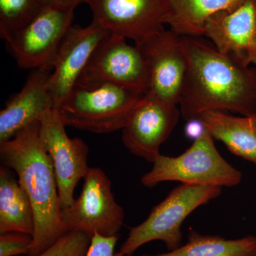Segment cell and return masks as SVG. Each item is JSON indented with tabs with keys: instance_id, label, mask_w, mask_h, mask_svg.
Returning <instances> with one entry per match:
<instances>
[{
	"instance_id": "1",
	"label": "cell",
	"mask_w": 256,
	"mask_h": 256,
	"mask_svg": "<svg viewBox=\"0 0 256 256\" xmlns=\"http://www.w3.org/2000/svg\"><path fill=\"white\" fill-rule=\"evenodd\" d=\"M188 72L180 112L186 121L207 111L256 114V68L220 53L198 37L182 36Z\"/></svg>"
},
{
	"instance_id": "2",
	"label": "cell",
	"mask_w": 256,
	"mask_h": 256,
	"mask_svg": "<svg viewBox=\"0 0 256 256\" xmlns=\"http://www.w3.org/2000/svg\"><path fill=\"white\" fill-rule=\"evenodd\" d=\"M40 121L34 122L0 142L2 163L18 175L33 208L34 232L28 256L40 255L67 233L54 170L40 142Z\"/></svg>"
},
{
	"instance_id": "3",
	"label": "cell",
	"mask_w": 256,
	"mask_h": 256,
	"mask_svg": "<svg viewBox=\"0 0 256 256\" xmlns=\"http://www.w3.org/2000/svg\"><path fill=\"white\" fill-rule=\"evenodd\" d=\"M214 139L205 129L180 156L160 154L150 171L141 178V183L146 188L165 182L222 188L237 186L242 182V173L218 152Z\"/></svg>"
},
{
	"instance_id": "4",
	"label": "cell",
	"mask_w": 256,
	"mask_h": 256,
	"mask_svg": "<svg viewBox=\"0 0 256 256\" xmlns=\"http://www.w3.org/2000/svg\"><path fill=\"white\" fill-rule=\"evenodd\" d=\"M144 95L112 84L92 88L76 86L57 109L66 126L105 134L122 130Z\"/></svg>"
},
{
	"instance_id": "5",
	"label": "cell",
	"mask_w": 256,
	"mask_h": 256,
	"mask_svg": "<svg viewBox=\"0 0 256 256\" xmlns=\"http://www.w3.org/2000/svg\"><path fill=\"white\" fill-rule=\"evenodd\" d=\"M222 188L181 184L152 208L142 223L130 230L119 252L132 256L138 248L154 240L164 242L168 252L182 245V226L194 210L218 198Z\"/></svg>"
},
{
	"instance_id": "6",
	"label": "cell",
	"mask_w": 256,
	"mask_h": 256,
	"mask_svg": "<svg viewBox=\"0 0 256 256\" xmlns=\"http://www.w3.org/2000/svg\"><path fill=\"white\" fill-rule=\"evenodd\" d=\"M84 180L80 196L70 206L62 210L66 232H82L90 238L96 234L118 235L124 224V212L114 200L110 178L100 168H90Z\"/></svg>"
},
{
	"instance_id": "7",
	"label": "cell",
	"mask_w": 256,
	"mask_h": 256,
	"mask_svg": "<svg viewBox=\"0 0 256 256\" xmlns=\"http://www.w3.org/2000/svg\"><path fill=\"white\" fill-rule=\"evenodd\" d=\"M79 4L44 6L24 28L6 41V48L18 67L50 68V62L72 26L74 10Z\"/></svg>"
},
{
	"instance_id": "8",
	"label": "cell",
	"mask_w": 256,
	"mask_h": 256,
	"mask_svg": "<svg viewBox=\"0 0 256 256\" xmlns=\"http://www.w3.org/2000/svg\"><path fill=\"white\" fill-rule=\"evenodd\" d=\"M105 84L144 94L149 86L148 64L139 47L128 44L124 37L110 32L96 47L76 86L92 88Z\"/></svg>"
},
{
	"instance_id": "9",
	"label": "cell",
	"mask_w": 256,
	"mask_h": 256,
	"mask_svg": "<svg viewBox=\"0 0 256 256\" xmlns=\"http://www.w3.org/2000/svg\"><path fill=\"white\" fill-rule=\"evenodd\" d=\"M65 128L58 109L54 108L42 117L38 131L54 170L62 210L74 203L76 186L90 169L88 146L80 138H69Z\"/></svg>"
},
{
	"instance_id": "10",
	"label": "cell",
	"mask_w": 256,
	"mask_h": 256,
	"mask_svg": "<svg viewBox=\"0 0 256 256\" xmlns=\"http://www.w3.org/2000/svg\"><path fill=\"white\" fill-rule=\"evenodd\" d=\"M136 46L142 52L149 70L146 94L178 106L188 72L182 36L172 30H164Z\"/></svg>"
},
{
	"instance_id": "11",
	"label": "cell",
	"mask_w": 256,
	"mask_h": 256,
	"mask_svg": "<svg viewBox=\"0 0 256 256\" xmlns=\"http://www.w3.org/2000/svg\"><path fill=\"white\" fill-rule=\"evenodd\" d=\"M92 22L136 45L164 30L166 0H82Z\"/></svg>"
},
{
	"instance_id": "12",
	"label": "cell",
	"mask_w": 256,
	"mask_h": 256,
	"mask_svg": "<svg viewBox=\"0 0 256 256\" xmlns=\"http://www.w3.org/2000/svg\"><path fill=\"white\" fill-rule=\"evenodd\" d=\"M180 116L178 106L146 94L121 130L124 146L134 156L154 162L161 154L160 146L174 130Z\"/></svg>"
},
{
	"instance_id": "13",
	"label": "cell",
	"mask_w": 256,
	"mask_h": 256,
	"mask_svg": "<svg viewBox=\"0 0 256 256\" xmlns=\"http://www.w3.org/2000/svg\"><path fill=\"white\" fill-rule=\"evenodd\" d=\"M204 36L220 53L256 66V0H244L207 20Z\"/></svg>"
},
{
	"instance_id": "14",
	"label": "cell",
	"mask_w": 256,
	"mask_h": 256,
	"mask_svg": "<svg viewBox=\"0 0 256 256\" xmlns=\"http://www.w3.org/2000/svg\"><path fill=\"white\" fill-rule=\"evenodd\" d=\"M109 32L94 22L69 28L50 64V87L56 108L76 85L96 47Z\"/></svg>"
},
{
	"instance_id": "15",
	"label": "cell",
	"mask_w": 256,
	"mask_h": 256,
	"mask_svg": "<svg viewBox=\"0 0 256 256\" xmlns=\"http://www.w3.org/2000/svg\"><path fill=\"white\" fill-rule=\"evenodd\" d=\"M52 72L46 68L33 69L22 89L6 102L0 112V142L10 140L56 108L50 87Z\"/></svg>"
},
{
	"instance_id": "16",
	"label": "cell",
	"mask_w": 256,
	"mask_h": 256,
	"mask_svg": "<svg viewBox=\"0 0 256 256\" xmlns=\"http://www.w3.org/2000/svg\"><path fill=\"white\" fill-rule=\"evenodd\" d=\"M198 120L230 152L256 164V114L236 117L223 111H207Z\"/></svg>"
},
{
	"instance_id": "17",
	"label": "cell",
	"mask_w": 256,
	"mask_h": 256,
	"mask_svg": "<svg viewBox=\"0 0 256 256\" xmlns=\"http://www.w3.org/2000/svg\"><path fill=\"white\" fill-rule=\"evenodd\" d=\"M34 215L28 194L12 170L0 168V234L20 232L33 236Z\"/></svg>"
},
{
	"instance_id": "18",
	"label": "cell",
	"mask_w": 256,
	"mask_h": 256,
	"mask_svg": "<svg viewBox=\"0 0 256 256\" xmlns=\"http://www.w3.org/2000/svg\"><path fill=\"white\" fill-rule=\"evenodd\" d=\"M244 0H166L164 24L182 36H204L207 20Z\"/></svg>"
},
{
	"instance_id": "19",
	"label": "cell",
	"mask_w": 256,
	"mask_h": 256,
	"mask_svg": "<svg viewBox=\"0 0 256 256\" xmlns=\"http://www.w3.org/2000/svg\"><path fill=\"white\" fill-rule=\"evenodd\" d=\"M256 237L226 239L220 236L204 235L191 230L186 244L156 255L141 256H256Z\"/></svg>"
},
{
	"instance_id": "20",
	"label": "cell",
	"mask_w": 256,
	"mask_h": 256,
	"mask_svg": "<svg viewBox=\"0 0 256 256\" xmlns=\"http://www.w3.org/2000/svg\"><path fill=\"white\" fill-rule=\"evenodd\" d=\"M43 6L38 0H0V36L5 42L24 28Z\"/></svg>"
},
{
	"instance_id": "21",
	"label": "cell",
	"mask_w": 256,
	"mask_h": 256,
	"mask_svg": "<svg viewBox=\"0 0 256 256\" xmlns=\"http://www.w3.org/2000/svg\"><path fill=\"white\" fill-rule=\"evenodd\" d=\"M92 238L78 232H67L50 248L36 256H86Z\"/></svg>"
},
{
	"instance_id": "22",
	"label": "cell",
	"mask_w": 256,
	"mask_h": 256,
	"mask_svg": "<svg viewBox=\"0 0 256 256\" xmlns=\"http://www.w3.org/2000/svg\"><path fill=\"white\" fill-rule=\"evenodd\" d=\"M32 236L20 232H6L0 234V256L28 255Z\"/></svg>"
},
{
	"instance_id": "23",
	"label": "cell",
	"mask_w": 256,
	"mask_h": 256,
	"mask_svg": "<svg viewBox=\"0 0 256 256\" xmlns=\"http://www.w3.org/2000/svg\"><path fill=\"white\" fill-rule=\"evenodd\" d=\"M119 236L106 237L96 234L92 238L90 247L86 256H126L121 252H114Z\"/></svg>"
},
{
	"instance_id": "24",
	"label": "cell",
	"mask_w": 256,
	"mask_h": 256,
	"mask_svg": "<svg viewBox=\"0 0 256 256\" xmlns=\"http://www.w3.org/2000/svg\"><path fill=\"white\" fill-rule=\"evenodd\" d=\"M188 122V124L185 128L186 137L192 138L194 140L204 132L206 128L200 120H193Z\"/></svg>"
},
{
	"instance_id": "25",
	"label": "cell",
	"mask_w": 256,
	"mask_h": 256,
	"mask_svg": "<svg viewBox=\"0 0 256 256\" xmlns=\"http://www.w3.org/2000/svg\"><path fill=\"white\" fill-rule=\"evenodd\" d=\"M38 2L42 6L54 4H60V3H74L79 4L82 3V0H38Z\"/></svg>"
},
{
	"instance_id": "26",
	"label": "cell",
	"mask_w": 256,
	"mask_h": 256,
	"mask_svg": "<svg viewBox=\"0 0 256 256\" xmlns=\"http://www.w3.org/2000/svg\"></svg>"
}]
</instances>
